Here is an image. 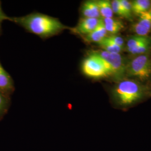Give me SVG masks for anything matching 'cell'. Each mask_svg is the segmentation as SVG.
I'll return each instance as SVG.
<instances>
[{
  "label": "cell",
  "mask_w": 151,
  "mask_h": 151,
  "mask_svg": "<svg viewBox=\"0 0 151 151\" xmlns=\"http://www.w3.org/2000/svg\"><path fill=\"white\" fill-rule=\"evenodd\" d=\"M120 2L124 9L125 19L132 21L133 18V14L132 12V7L131 2L127 0H120Z\"/></svg>",
  "instance_id": "ac0fdd59"
},
{
  "label": "cell",
  "mask_w": 151,
  "mask_h": 151,
  "mask_svg": "<svg viewBox=\"0 0 151 151\" xmlns=\"http://www.w3.org/2000/svg\"><path fill=\"white\" fill-rule=\"evenodd\" d=\"M111 6L114 14L118 16L125 18L124 9L122 5L120 0H114L111 1Z\"/></svg>",
  "instance_id": "d6986e66"
},
{
  "label": "cell",
  "mask_w": 151,
  "mask_h": 151,
  "mask_svg": "<svg viewBox=\"0 0 151 151\" xmlns=\"http://www.w3.org/2000/svg\"><path fill=\"white\" fill-rule=\"evenodd\" d=\"M9 96L0 92V120L5 115L10 106Z\"/></svg>",
  "instance_id": "e0dca14e"
},
{
  "label": "cell",
  "mask_w": 151,
  "mask_h": 151,
  "mask_svg": "<svg viewBox=\"0 0 151 151\" xmlns=\"http://www.w3.org/2000/svg\"><path fill=\"white\" fill-rule=\"evenodd\" d=\"M135 35L148 36L151 31V7L139 16L138 20L132 27Z\"/></svg>",
  "instance_id": "8992f818"
},
{
  "label": "cell",
  "mask_w": 151,
  "mask_h": 151,
  "mask_svg": "<svg viewBox=\"0 0 151 151\" xmlns=\"http://www.w3.org/2000/svg\"><path fill=\"white\" fill-rule=\"evenodd\" d=\"M100 19L83 17L76 27L70 30L82 37L85 36L93 32L97 27Z\"/></svg>",
  "instance_id": "52a82bcc"
},
{
  "label": "cell",
  "mask_w": 151,
  "mask_h": 151,
  "mask_svg": "<svg viewBox=\"0 0 151 151\" xmlns=\"http://www.w3.org/2000/svg\"><path fill=\"white\" fill-rule=\"evenodd\" d=\"M107 37L116 45H117L118 46H119L122 48L124 49L125 43L124 39L122 37L116 35H110V36H108Z\"/></svg>",
  "instance_id": "ffe728a7"
},
{
  "label": "cell",
  "mask_w": 151,
  "mask_h": 151,
  "mask_svg": "<svg viewBox=\"0 0 151 151\" xmlns=\"http://www.w3.org/2000/svg\"><path fill=\"white\" fill-rule=\"evenodd\" d=\"M131 4L133 14L138 17L147 12L151 7L150 0H134Z\"/></svg>",
  "instance_id": "7c38bea8"
},
{
  "label": "cell",
  "mask_w": 151,
  "mask_h": 151,
  "mask_svg": "<svg viewBox=\"0 0 151 151\" xmlns=\"http://www.w3.org/2000/svg\"><path fill=\"white\" fill-rule=\"evenodd\" d=\"M5 20H9V21L12 22V17H10L7 16L4 12V11L1 8V2H0V27H1L2 22Z\"/></svg>",
  "instance_id": "44dd1931"
},
{
  "label": "cell",
  "mask_w": 151,
  "mask_h": 151,
  "mask_svg": "<svg viewBox=\"0 0 151 151\" xmlns=\"http://www.w3.org/2000/svg\"><path fill=\"white\" fill-rule=\"evenodd\" d=\"M99 46L103 49V50L113 53H120L124 49L120 47L110 40L106 37L103 39L100 42L97 43Z\"/></svg>",
  "instance_id": "9a60e30c"
},
{
  "label": "cell",
  "mask_w": 151,
  "mask_h": 151,
  "mask_svg": "<svg viewBox=\"0 0 151 151\" xmlns=\"http://www.w3.org/2000/svg\"><path fill=\"white\" fill-rule=\"evenodd\" d=\"M97 3L101 18L106 19L113 17L111 1L108 0H99L97 1Z\"/></svg>",
  "instance_id": "4fadbf2b"
},
{
  "label": "cell",
  "mask_w": 151,
  "mask_h": 151,
  "mask_svg": "<svg viewBox=\"0 0 151 151\" xmlns=\"http://www.w3.org/2000/svg\"><path fill=\"white\" fill-rule=\"evenodd\" d=\"M151 49V37L149 36L144 42L140 44L135 48L133 49L129 52L130 54L134 55L147 53Z\"/></svg>",
  "instance_id": "2e32d148"
},
{
  "label": "cell",
  "mask_w": 151,
  "mask_h": 151,
  "mask_svg": "<svg viewBox=\"0 0 151 151\" xmlns=\"http://www.w3.org/2000/svg\"><path fill=\"white\" fill-rule=\"evenodd\" d=\"M14 87L11 76L0 63V92L9 96L13 91Z\"/></svg>",
  "instance_id": "9c48e42d"
},
{
  "label": "cell",
  "mask_w": 151,
  "mask_h": 151,
  "mask_svg": "<svg viewBox=\"0 0 151 151\" xmlns=\"http://www.w3.org/2000/svg\"><path fill=\"white\" fill-rule=\"evenodd\" d=\"M108 32L104 27L103 20L100 18L99 23L96 29L89 34L82 37L84 40L88 43H99L105 37H106Z\"/></svg>",
  "instance_id": "ba28073f"
},
{
  "label": "cell",
  "mask_w": 151,
  "mask_h": 151,
  "mask_svg": "<svg viewBox=\"0 0 151 151\" xmlns=\"http://www.w3.org/2000/svg\"><path fill=\"white\" fill-rule=\"evenodd\" d=\"M82 70L85 75L92 78H101L110 76L108 65L93 51L83 60Z\"/></svg>",
  "instance_id": "5b68a950"
},
{
  "label": "cell",
  "mask_w": 151,
  "mask_h": 151,
  "mask_svg": "<svg viewBox=\"0 0 151 151\" xmlns=\"http://www.w3.org/2000/svg\"><path fill=\"white\" fill-rule=\"evenodd\" d=\"M110 93L114 106L123 110L135 106L150 96L148 87L134 79H124L116 82Z\"/></svg>",
  "instance_id": "6da1fadb"
},
{
  "label": "cell",
  "mask_w": 151,
  "mask_h": 151,
  "mask_svg": "<svg viewBox=\"0 0 151 151\" xmlns=\"http://www.w3.org/2000/svg\"><path fill=\"white\" fill-rule=\"evenodd\" d=\"M104 27L108 33L111 35H116L124 29L123 22L113 17L102 19Z\"/></svg>",
  "instance_id": "8fae6325"
},
{
  "label": "cell",
  "mask_w": 151,
  "mask_h": 151,
  "mask_svg": "<svg viewBox=\"0 0 151 151\" xmlns=\"http://www.w3.org/2000/svg\"><path fill=\"white\" fill-rule=\"evenodd\" d=\"M151 76V57L148 53L137 55L127 62L125 77L135 78L136 80L145 81Z\"/></svg>",
  "instance_id": "3957f363"
},
{
  "label": "cell",
  "mask_w": 151,
  "mask_h": 151,
  "mask_svg": "<svg viewBox=\"0 0 151 151\" xmlns=\"http://www.w3.org/2000/svg\"><path fill=\"white\" fill-rule=\"evenodd\" d=\"M12 22L43 38L52 37L68 28L57 19L38 13L20 17H12Z\"/></svg>",
  "instance_id": "7a4b0ae2"
},
{
  "label": "cell",
  "mask_w": 151,
  "mask_h": 151,
  "mask_svg": "<svg viewBox=\"0 0 151 151\" xmlns=\"http://www.w3.org/2000/svg\"><path fill=\"white\" fill-rule=\"evenodd\" d=\"M148 36H141L138 35H133L130 36L127 39L124 49L126 52L129 53L131 50L135 48L140 44L144 42L148 38Z\"/></svg>",
  "instance_id": "5bb4252c"
},
{
  "label": "cell",
  "mask_w": 151,
  "mask_h": 151,
  "mask_svg": "<svg viewBox=\"0 0 151 151\" xmlns=\"http://www.w3.org/2000/svg\"><path fill=\"white\" fill-rule=\"evenodd\" d=\"M81 13L83 17L100 19L97 1H86L84 2L81 6Z\"/></svg>",
  "instance_id": "30bf717a"
},
{
  "label": "cell",
  "mask_w": 151,
  "mask_h": 151,
  "mask_svg": "<svg viewBox=\"0 0 151 151\" xmlns=\"http://www.w3.org/2000/svg\"><path fill=\"white\" fill-rule=\"evenodd\" d=\"M108 65L111 76L116 82L126 78L125 72L128 61L120 53H113L103 50L93 51Z\"/></svg>",
  "instance_id": "277c9868"
}]
</instances>
